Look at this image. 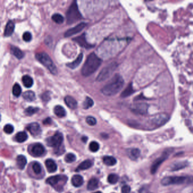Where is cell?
I'll use <instances>...</instances> for the list:
<instances>
[{"label":"cell","instance_id":"1","mask_svg":"<svg viewBox=\"0 0 193 193\" xmlns=\"http://www.w3.org/2000/svg\"><path fill=\"white\" fill-rule=\"evenodd\" d=\"M124 85V79L120 75L117 74L102 88V92L108 96L115 95L122 90Z\"/></svg>","mask_w":193,"mask_h":193},{"label":"cell","instance_id":"2","mask_svg":"<svg viewBox=\"0 0 193 193\" xmlns=\"http://www.w3.org/2000/svg\"><path fill=\"white\" fill-rule=\"evenodd\" d=\"M102 63L100 59L95 53L88 55L82 69V74L85 77H88L94 74L100 67Z\"/></svg>","mask_w":193,"mask_h":193},{"label":"cell","instance_id":"3","mask_svg":"<svg viewBox=\"0 0 193 193\" xmlns=\"http://www.w3.org/2000/svg\"><path fill=\"white\" fill-rule=\"evenodd\" d=\"M82 18L81 14L78 8V4L76 1L72 2L66 13L67 23L71 24Z\"/></svg>","mask_w":193,"mask_h":193},{"label":"cell","instance_id":"4","mask_svg":"<svg viewBox=\"0 0 193 193\" xmlns=\"http://www.w3.org/2000/svg\"><path fill=\"white\" fill-rule=\"evenodd\" d=\"M35 57L37 61H39L41 64L43 65L45 67L47 68L52 74H57V68L48 54L44 52H41L36 54Z\"/></svg>","mask_w":193,"mask_h":193},{"label":"cell","instance_id":"5","mask_svg":"<svg viewBox=\"0 0 193 193\" xmlns=\"http://www.w3.org/2000/svg\"><path fill=\"white\" fill-rule=\"evenodd\" d=\"M117 65L116 63H112L111 64L107 65L105 68H103L99 74L96 80L99 82H102L105 81L112 74L113 71L115 70L117 68Z\"/></svg>","mask_w":193,"mask_h":193},{"label":"cell","instance_id":"6","mask_svg":"<svg viewBox=\"0 0 193 193\" xmlns=\"http://www.w3.org/2000/svg\"><path fill=\"white\" fill-rule=\"evenodd\" d=\"M64 141V136L61 132H57L54 136H50L46 139L48 146L53 148H60Z\"/></svg>","mask_w":193,"mask_h":193},{"label":"cell","instance_id":"7","mask_svg":"<svg viewBox=\"0 0 193 193\" xmlns=\"http://www.w3.org/2000/svg\"><path fill=\"white\" fill-rule=\"evenodd\" d=\"M187 178L183 176H169L164 177L161 183L164 186L175 184H182L187 181Z\"/></svg>","mask_w":193,"mask_h":193},{"label":"cell","instance_id":"8","mask_svg":"<svg viewBox=\"0 0 193 193\" xmlns=\"http://www.w3.org/2000/svg\"><path fill=\"white\" fill-rule=\"evenodd\" d=\"M67 179L68 177L66 176L56 175L48 178L47 180H46V183L56 188L59 183H60L61 181L66 182Z\"/></svg>","mask_w":193,"mask_h":193},{"label":"cell","instance_id":"9","mask_svg":"<svg viewBox=\"0 0 193 193\" xmlns=\"http://www.w3.org/2000/svg\"><path fill=\"white\" fill-rule=\"evenodd\" d=\"M86 26H87V24L85 22H82L81 23L78 24L75 27H73L66 31L65 33V36L66 37H70L73 35H74L75 34H78L83 30Z\"/></svg>","mask_w":193,"mask_h":193},{"label":"cell","instance_id":"10","mask_svg":"<svg viewBox=\"0 0 193 193\" xmlns=\"http://www.w3.org/2000/svg\"><path fill=\"white\" fill-rule=\"evenodd\" d=\"M27 130L30 132L32 136H36L40 135L41 132V129L39 124L37 122H33L27 126Z\"/></svg>","mask_w":193,"mask_h":193},{"label":"cell","instance_id":"11","mask_svg":"<svg viewBox=\"0 0 193 193\" xmlns=\"http://www.w3.org/2000/svg\"><path fill=\"white\" fill-rule=\"evenodd\" d=\"M168 156V155L167 154V153H165L163 154L162 156H161L159 158H158L157 159H156L155 162L153 163L151 168V173L152 174H155L156 173V171L157 169L159 168L160 166L163 163V162L166 159L167 157Z\"/></svg>","mask_w":193,"mask_h":193},{"label":"cell","instance_id":"12","mask_svg":"<svg viewBox=\"0 0 193 193\" xmlns=\"http://www.w3.org/2000/svg\"><path fill=\"white\" fill-rule=\"evenodd\" d=\"M31 152L34 156L39 157L42 156L45 153V149L43 145L40 143H36L32 147Z\"/></svg>","mask_w":193,"mask_h":193},{"label":"cell","instance_id":"13","mask_svg":"<svg viewBox=\"0 0 193 193\" xmlns=\"http://www.w3.org/2000/svg\"><path fill=\"white\" fill-rule=\"evenodd\" d=\"M73 40L76 43H77L79 45H80V46H81L82 47L88 49V48H91L93 47V46H92L91 44H89L86 40L85 34H83L81 36H79L78 37H75Z\"/></svg>","mask_w":193,"mask_h":193},{"label":"cell","instance_id":"14","mask_svg":"<svg viewBox=\"0 0 193 193\" xmlns=\"http://www.w3.org/2000/svg\"><path fill=\"white\" fill-rule=\"evenodd\" d=\"M45 164L48 171L49 173H54L57 170V166L53 160L50 159L46 160Z\"/></svg>","mask_w":193,"mask_h":193},{"label":"cell","instance_id":"15","mask_svg":"<svg viewBox=\"0 0 193 193\" xmlns=\"http://www.w3.org/2000/svg\"><path fill=\"white\" fill-rule=\"evenodd\" d=\"M15 29V24L12 20H9L6 24L4 31V36L6 37L10 36L14 32Z\"/></svg>","mask_w":193,"mask_h":193},{"label":"cell","instance_id":"16","mask_svg":"<svg viewBox=\"0 0 193 193\" xmlns=\"http://www.w3.org/2000/svg\"><path fill=\"white\" fill-rule=\"evenodd\" d=\"M65 102L68 107L71 109L77 108L78 106V103L75 99L70 96H67L65 98Z\"/></svg>","mask_w":193,"mask_h":193},{"label":"cell","instance_id":"17","mask_svg":"<svg viewBox=\"0 0 193 193\" xmlns=\"http://www.w3.org/2000/svg\"><path fill=\"white\" fill-rule=\"evenodd\" d=\"M83 183H84L83 178L81 175L76 174L74 176H73L71 178L72 185L76 187H81L82 185L83 184Z\"/></svg>","mask_w":193,"mask_h":193},{"label":"cell","instance_id":"18","mask_svg":"<svg viewBox=\"0 0 193 193\" xmlns=\"http://www.w3.org/2000/svg\"><path fill=\"white\" fill-rule=\"evenodd\" d=\"M93 165V162L91 160H86L84 162L81 163L78 168L76 169V172H79L81 170H88L90 168H91Z\"/></svg>","mask_w":193,"mask_h":193},{"label":"cell","instance_id":"19","mask_svg":"<svg viewBox=\"0 0 193 193\" xmlns=\"http://www.w3.org/2000/svg\"><path fill=\"white\" fill-rule=\"evenodd\" d=\"M83 54L82 53L79 54L77 58L74 61L72 62L71 63H69L67 65V66L71 69H75V68L78 67L80 64H81L82 61L83 60Z\"/></svg>","mask_w":193,"mask_h":193},{"label":"cell","instance_id":"20","mask_svg":"<svg viewBox=\"0 0 193 193\" xmlns=\"http://www.w3.org/2000/svg\"><path fill=\"white\" fill-rule=\"evenodd\" d=\"M54 113L58 117L62 118L66 115V112L64 107L61 105H56L54 108Z\"/></svg>","mask_w":193,"mask_h":193},{"label":"cell","instance_id":"21","mask_svg":"<svg viewBox=\"0 0 193 193\" xmlns=\"http://www.w3.org/2000/svg\"><path fill=\"white\" fill-rule=\"evenodd\" d=\"M17 164L20 170H23L27 164L26 157L23 155H18L17 157Z\"/></svg>","mask_w":193,"mask_h":193},{"label":"cell","instance_id":"22","mask_svg":"<svg viewBox=\"0 0 193 193\" xmlns=\"http://www.w3.org/2000/svg\"><path fill=\"white\" fill-rule=\"evenodd\" d=\"M168 116L166 115H157L155 119H153V122L156 125H163L168 120Z\"/></svg>","mask_w":193,"mask_h":193},{"label":"cell","instance_id":"23","mask_svg":"<svg viewBox=\"0 0 193 193\" xmlns=\"http://www.w3.org/2000/svg\"><path fill=\"white\" fill-rule=\"evenodd\" d=\"M10 51H11V54L19 60L22 59L24 57V53H23V52L21 51L19 48L16 47L15 46L11 47Z\"/></svg>","mask_w":193,"mask_h":193},{"label":"cell","instance_id":"24","mask_svg":"<svg viewBox=\"0 0 193 193\" xmlns=\"http://www.w3.org/2000/svg\"><path fill=\"white\" fill-rule=\"evenodd\" d=\"M22 82H23L24 86L26 88H30L34 84L33 79L28 75H24L22 77Z\"/></svg>","mask_w":193,"mask_h":193},{"label":"cell","instance_id":"25","mask_svg":"<svg viewBox=\"0 0 193 193\" xmlns=\"http://www.w3.org/2000/svg\"><path fill=\"white\" fill-rule=\"evenodd\" d=\"M22 96L24 99L28 102H33L36 99L35 92L32 91H27L24 92Z\"/></svg>","mask_w":193,"mask_h":193},{"label":"cell","instance_id":"26","mask_svg":"<svg viewBox=\"0 0 193 193\" xmlns=\"http://www.w3.org/2000/svg\"><path fill=\"white\" fill-rule=\"evenodd\" d=\"M147 106L145 104H139L136 105L133 108L134 112L138 113L140 114H144L147 112Z\"/></svg>","mask_w":193,"mask_h":193},{"label":"cell","instance_id":"27","mask_svg":"<svg viewBox=\"0 0 193 193\" xmlns=\"http://www.w3.org/2000/svg\"><path fill=\"white\" fill-rule=\"evenodd\" d=\"M28 138L27 133L25 132H18L15 136V139L17 142L23 143L25 142Z\"/></svg>","mask_w":193,"mask_h":193},{"label":"cell","instance_id":"28","mask_svg":"<svg viewBox=\"0 0 193 193\" xmlns=\"http://www.w3.org/2000/svg\"><path fill=\"white\" fill-rule=\"evenodd\" d=\"M99 187V180L97 178H92L88 181L87 189L90 191L96 189Z\"/></svg>","mask_w":193,"mask_h":193},{"label":"cell","instance_id":"29","mask_svg":"<svg viewBox=\"0 0 193 193\" xmlns=\"http://www.w3.org/2000/svg\"><path fill=\"white\" fill-rule=\"evenodd\" d=\"M103 163L107 166H113L117 163V160L113 156H105L103 157Z\"/></svg>","mask_w":193,"mask_h":193},{"label":"cell","instance_id":"30","mask_svg":"<svg viewBox=\"0 0 193 193\" xmlns=\"http://www.w3.org/2000/svg\"><path fill=\"white\" fill-rule=\"evenodd\" d=\"M52 19L56 23L61 24L64 22V18L60 14L56 13L52 15Z\"/></svg>","mask_w":193,"mask_h":193},{"label":"cell","instance_id":"31","mask_svg":"<svg viewBox=\"0 0 193 193\" xmlns=\"http://www.w3.org/2000/svg\"><path fill=\"white\" fill-rule=\"evenodd\" d=\"M133 92H134V90L132 88V84H130L126 88L125 90L124 91L122 92L121 96L122 98H126L130 95H132Z\"/></svg>","mask_w":193,"mask_h":193},{"label":"cell","instance_id":"32","mask_svg":"<svg viewBox=\"0 0 193 193\" xmlns=\"http://www.w3.org/2000/svg\"><path fill=\"white\" fill-rule=\"evenodd\" d=\"M39 111V108H38L33 107H29L25 109L24 113L26 115L31 116V115L35 114L36 113H37Z\"/></svg>","mask_w":193,"mask_h":193},{"label":"cell","instance_id":"33","mask_svg":"<svg viewBox=\"0 0 193 193\" xmlns=\"http://www.w3.org/2000/svg\"><path fill=\"white\" fill-rule=\"evenodd\" d=\"M94 104V102L93 101V100L89 97H87L85 99V101L83 102V106L85 109H88L90 108H91Z\"/></svg>","mask_w":193,"mask_h":193},{"label":"cell","instance_id":"34","mask_svg":"<svg viewBox=\"0 0 193 193\" xmlns=\"http://www.w3.org/2000/svg\"><path fill=\"white\" fill-rule=\"evenodd\" d=\"M22 93V88L20 87V85L18 83H15L13 87V94L15 97H19Z\"/></svg>","mask_w":193,"mask_h":193},{"label":"cell","instance_id":"35","mask_svg":"<svg viewBox=\"0 0 193 193\" xmlns=\"http://www.w3.org/2000/svg\"><path fill=\"white\" fill-rule=\"evenodd\" d=\"M119 176L116 174H111L108 177V181L111 184H115L118 182Z\"/></svg>","mask_w":193,"mask_h":193},{"label":"cell","instance_id":"36","mask_svg":"<svg viewBox=\"0 0 193 193\" xmlns=\"http://www.w3.org/2000/svg\"><path fill=\"white\" fill-rule=\"evenodd\" d=\"M76 156L74 153H69L65 157V161L67 163H71L74 162L76 160Z\"/></svg>","mask_w":193,"mask_h":193},{"label":"cell","instance_id":"37","mask_svg":"<svg viewBox=\"0 0 193 193\" xmlns=\"http://www.w3.org/2000/svg\"><path fill=\"white\" fill-rule=\"evenodd\" d=\"M140 153L141 152H140L139 149H134L130 150L129 156L132 159L135 160L139 157V155H140Z\"/></svg>","mask_w":193,"mask_h":193},{"label":"cell","instance_id":"38","mask_svg":"<svg viewBox=\"0 0 193 193\" xmlns=\"http://www.w3.org/2000/svg\"><path fill=\"white\" fill-rule=\"evenodd\" d=\"M32 170L35 174H40L42 170L40 164L38 162H35L32 165Z\"/></svg>","mask_w":193,"mask_h":193},{"label":"cell","instance_id":"39","mask_svg":"<svg viewBox=\"0 0 193 193\" xmlns=\"http://www.w3.org/2000/svg\"><path fill=\"white\" fill-rule=\"evenodd\" d=\"M99 148H100V146H99L98 143L95 142V141L91 142L89 145L90 150L93 153L97 152L99 149Z\"/></svg>","mask_w":193,"mask_h":193},{"label":"cell","instance_id":"40","mask_svg":"<svg viewBox=\"0 0 193 193\" xmlns=\"http://www.w3.org/2000/svg\"><path fill=\"white\" fill-rule=\"evenodd\" d=\"M3 131L7 134H10L13 133L14 132L13 126L11 125V124H7L3 128Z\"/></svg>","mask_w":193,"mask_h":193},{"label":"cell","instance_id":"41","mask_svg":"<svg viewBox=\"0 0 193 193\" xmlns=\"http://www.w3.org/2000/svg\"><path fill=\"white\" fill-rule=\"evenodd\" d=\"M86 122L89 125L94 126L96 124V120L94 117L88 116L86 118Z\"/></svg>","mask_w":193,"mask_h":193},{"label":"cell","instance_id":"42","mask_svg":"<svg viewBox=\"0 0 193 193\" xmlns=\"http://www.w3.org/2000/svg\"><path fill=\"white\" fill-rule=\"evenodd\" d=\"M22 38L24 41L26 42H29L32 39V35L29 32H25L23 35Z\"/></svg>","mask_w":193,"mask_h":193},{"label":"cell","instance_id":"43","mask_svg":"<svg viewBox=\"0 0 193 193\" xmlns=\"http://www.w3.org/2000/svg\"><path fill=\"white\" fill-rule=\"evenodd\" d=\"M42 99L44 102H47L49 101L50 100V95H49V92H45L44 94L42 95Z\"/></svg>","mask_w":193,"mask_h":193},{"label":"cell","instance_id":"44","mask_svg":"<svg viewBox=\"0 0 193 193\" xmlns=\"http://www.w3.org/2000/svg\"><path fill=\"white\" fill-rule=\"evenodd\" d=\"M130 187L129 185H124L121 189L122 193H130Z\"/></svg>","mask_w":193,"mask_h":193},{"label":"cell","instance_id":"45","mask_svg":"<svg viewBox=\"0 0 193 193\" xmlns=\"http://www.w3.org/2000/svg\"><path fill=\"white\" fill-rule=\"evenodd\" d=\"M52 119L49 117H48L46 119H45L43 121V124L44 125H51L52 124Z\"/></svg>","mask_w":193,"mask_h":193},{"label":"cell","instance_id":"46","mask_svg":"<svg viewBox=\"0 0 193 193\" xmlns=\"http://www.w3.org/2000/svg\"><path fill=\"white\" fill-rule=\"evenodd\" d=\"M87 140H88V138L87 137V136H83L82 138V141L84 143H86V142L87 141Z\"/></svg>","mask_w":193,"mask_h":193},{"label":"cell","instance_id":"47","mask_svg":"<svg viewBox=\"0 0 193 193\" xmlns=\"http://www.w3.org/2000/svg\"><path fill=\"white\" fill-rule=\"evenodd\" d=\"M94 193H102V192L101 191H96V192Z\"/></svg>","mask_w":193,"mask_h":193}]
</instances>
